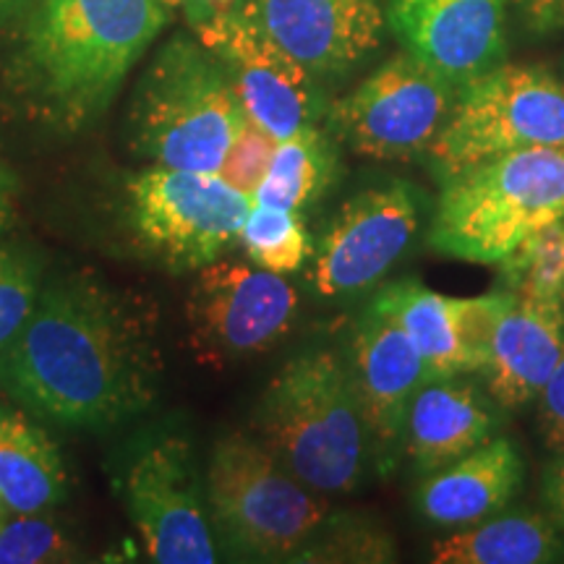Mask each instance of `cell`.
Segmentation results:
<instances>
[{
  "label": "cell",
  "instance_id": "cell-12",
  "mask_svg": "<svg viewBox=\"0 0 564 564\" xmlns=\"http://www.w3.org/2000/svg\"><path fill=\"white\" fill-rule=\"evenodd\" d=\"M123 497L152 562H217L192 444L183 436L162 434L141 444L126 470Z\"/></svg>",
  "mask_w": 564,
  "mask_h": 564
},
{
  "label": "cell",
  "instance_id": "cell-1",
  "mask_svg": "<svg viewBox=\"0 0 564 564\" xmlns=\"http://www.w3.org/2000/svg\"><path fill=\"white\" fill-rule=\"evenodd\" d=\"M19 403L68 429H108L152 405L162 352L150 303L91 272L42 288L37 306L0 358Z\"/></svg>",
  "mask_w": 564,
  "mask_h": 564
},
{
  "label": "cell",
  "instance_id": "cell-26",
  "mask_svg": "<svg viewBox=\"0 0 564 564\" xmlns=\"http://www.w3.org/2000/svg\"><path fill=\"white\" fill-rule=\"evenodd\" d=\"M514 303L512 291H491L474 299H449V316H453V329L457 350H460L463 373L484 371L489 364L494 337H497L499 324Z\"/></svg>",
  "mask_w": 564,
  "mask_h": 564
},
{
  "label": "cell",
  "instance_id": "cell-15",
  "mask_svg": "<svg viewBox=\"0 0 564 564\" xmlns=\"http://www.w3.org/2000/svg\"><path fill=\"white\" fill-rule=\"evenodd\" d=\"M348 371L361 405L373 463L387 474L398 460L411 400L423 387L421 352L377 299L352 329Z\"/></svg>",
  "mask_w": 564,
  "mask_h": 564
},
{
  "label": "cell",
  "instance_id": "cell-31",
  "mask_svg": "<svg viewBox=\"0 0 564 564\" xmlns=\"http://www.w3.org/2000/svg\"><path fill=\"white\" fill-rule=\"evenodd\" d=\"M539 432L552 453L564 449V343L560 361L539 394Z\"/></svg>",
  "mask_w": 564,
  "mask_h": 564
},
{
  "label": "cell",
  "instance_id": "cell-18",
  "mask_svg": "<svg viewBox=\"0 0 564 564\" xmlns=\"http://www.w3.org/2000/svg\"><path fill=\"white\" fill-rule=\"evenodd\" d=\"M525 465L507 436L484 442L460 460L426 474L415 491V510L440 528H465L502 512L523 484Z\"/></svg>",
  "mask_w": 564,
  "mask_h": 564
},
{
  "label": "cell",
  "instance_id": "cell-7",
  "mask_svg": "<svg viewBox=\"0 0 564 564\" xmlns=\"http://www.w3.org/2000/svg\"><path fill=\"white\" fill-rule=\"evenodd\" d=\"M531 147H564V84L546 68L499 63L465 84L429 154L444 181Z\"/></svg>",
  "mask_w": 564,
  "mask_h": 564
},
{
  "label": "cell",
  "instance_id": "cell-27",
  "mask_svg": "<svg viewBox=\"0 0 564 564\" xmlns=\"http://www.w3.org/2000/svg\"><path fill=\"white\" fill-rule=\"evenodd\" d=\"M76 560L68 533L42 512L0 520V564H47Z\"/></svg>",
  "mask_w": 564,
  "mask_h": 564
},
{
  "label": "cell",
  "instance_id": "cell-4",
  "mask_svg": "<svg viewBox=\"0 0 564 564\" xmlns=\"http://www.w3.org/2000/svg\"><path fill=\"white\" fill-rule=\"evenodd\" d=\"M564 217V147H531L476 162L442 181L429 246L497 264L523 238Z\"/></svg>",
  "mask_w": 564,
  "mask_h": 564
},
{
  "label": "cell",
  "instance_id": "cell-35",
  "mask_svg": "<svg viewBox=\"0 0 564 564\" xmlns=\"http://www.w3.org/2000/svg\"><path fill=\"white\" fill-rule=\"evenodd\" d=\"M167 9H186L188 17L192 13H207V11H225L236 6V0H162Z\"/></svg>",
  "mask_w": 564,
  "mask_h": 564
},
{
  "label": "cell",
  "instance_id": "cell-10",
  "mask_svg": "<svg viewBox=\"0 0 564 564\" xmlns=\"http://www.w3.org/2000/svg\"><path fill=\"white\" fill-rule=\"evenodd\" d=\"M299 293L282 274L243 262L202 267L186 301L188 345L209 369L270 350L288 335Z\"/></svg>",
  "mask_w": 564,
  "mask_h": 564
},
{
  "label": "cell",
  "instance_id": "cell-24",
  "mask_svg": "<svg viewBox=\"0 0 564 564\" xmlns=\"http://www.w3.org/2000/svg\"><path fill=\"white\" fill-rule=\"evenodd\" d=\"M499 280L523 299H564V217L533 230L499 259Z\"/></svg>",
  "mask_w": 564,
  "mask_h": 564
},
{
  "label": "cell",
  "instance_id": "cell-8",
  "mask_svg": "<svg viewBox=\"0 0 564 564\" xmlns=\"http://www.w3.org/2000/svg\"><path fill=\"white\" fill-rule=\"evenodd\" d=\"M253 199L217 173L150 165L126 186V223L137 243L175 272H199L241 236Z\"/></svg>",
  "mask_w": 564,
  "mask_h": 564
},
{
  "label": "cell",
  "instance_id": "cell-3",
  "mask_svg": "<svg viewBox=\"0 0 564 564\" xmlns=\"http://www.w3.org/2000/svg\"><path fill=\"white\" fill-rule=\"evenodd\" d=\"M253 432L316 494H350L364 481L369 434L348 364L333 350H306L274 373Z\"/></svg>",
  "mask_w": 564,
  "mask_h": 564
},
{
  "label": "cell",
  "instance_id": "cell-9",
  "mask_svg": "<svg viewBox=\"0 0 564 564\" xmlns=\"http://www.w3.org/2000/svg\"><path fill=\"white\" fill-rule=\"evenodd\" d=\"M455 84L411 53L394 55L329 105L335 137L369 160H413L432 150L455 102Z\"/></svg>",
  "mask_w": 564,
  "mask_h": 564
},
{
  "label": "cell",
  "instance_id": "cell-32",
  "mask_svg": "<svg viewBox=\"0 0 564 564\" xmlns=\"http://www.w3.org/2000/svg\"><path fill=\"white\" fill-rule=\"evenodd\" d=\"M518 9L535 34L564 30V0H518Z\"/></svg>",
  "mask_w": 564,
  "mask_h": 564
},
{
  "label": "cell",
  "instance_id": "cell-19",
  "mask_svg": "<svg viewBox=\"0 0 564 564\" xmlns=\"http://www.w3.org/2000/svg\"><path fill=\"white\" fill-rule=\"evenodd\" d=\"M497 415L470 382L423 384L408 408L403 444L419 474H434L491 440Z\"/></svg>",
  "mask_w": 564,
  "mask_h": 564
},
{
  "label": "cell",
  "instance_id": "cell-14",
  "mask_svg": "<svg viewBox=\"0 0 564 564\" xmlns=\"http://www.w3.org/2000/svg\"><path fill=\"white\" fill-rule=\"evenodd\" d=\"M232 9L316 79L369 58L387 24L379 0H236Z\"/></svg>",
  "mask_w": 564,
  "mask_h": 564
},
{
  "label": "cell",
  "instance_id": "cell-23",
  "mask_svg": "<svg viewBox=\"0 0 564 564\" xmlns=\"http://www.w3.org/2000/svg\"><path fill=\"white\" fill-rule=\"evenodd\" d=\"M335 167L333 139L319 126H306L278 141L264 181L253 194V204L299 212L327 192Z\"/></svg>",
  "mask_w": 564,
  "mask_h": 564
},
{
  "label": "cell",
  "instance_id": "cell-5",
  "mask_svg": "<svg viewBox=\"0 0 564 564\" xmlns=\"http://www.w3.org/2000/svg\"><path fill=\"white\" fill-rule=\"evenodd\" d=\"M129 116L133 150L152 165L217 173L243 110L196 34H173L141 74Z\"/></svg>",
  "mask_w": 564,
  "mask_h": 564
},
{
  "label": "cell",
  "instance_id": "cell-29",
  "mask_svg": "<svg viewBox=\"0 0 564 564\" xmlns=\"http://www.w3.org/2000/svg\"><path fill=\"white\" fill-rule=\"evenodd\" d=\"M274 147H278V139L272 133H267L259 123H253L251 118L243 116L236 139H232L217 175L228 186L236 188V192L253 199V194H257L259 183L264 181L267 167L272 162Z\"/></svg>",
  "mask_w": 564,
  "mask_h": 564
},
{
  "label": "cell",
  "instance_id": "cell-34",
  "mask_svg": "<svg viewBox=\"0 0 564 564\" xmlns=\"http://www.w3.org/2000/svg\"><path fill=\"white\" fill-rule=\"evenodd\" d=\"M13 199H17V178H13V173L0 162V230L11 223Z\"/></svg>",
  "mask_w": 564,
  "mask_h": 564
},
{
  "label": "cell",
  "instance_id": "cell-30",
  "mask_svg": "<svg viewBox=\"0 0 564 564\" xmlns=\"http://www.w3.org/2000/svg\"><path fill=\"white\" fill-rule=\"evenodd\" d=\"M299 554H308L303 556V560H314V562H333V560L392 562L394 560V549L384 535L373 531H361V528H350V531L327 535V539H322L316 546L306 544Z\"/></svg>",
  "mask_w": 564,
  "mask_h": 564
},
{
  "label": "cell",
  "instance_id": "cell-33",
  "mask_svg": "<svg viewBox=\"0 0 564 564\" xmlns=\"http://www.w3.org/2000/svg\"><path fill=\"white\" fill-rule=\"evenodd\" d=\"M541 491H544V502L552 512L554 525L564 528V449L554 453V460L549 463Z\"/></svg>",
  "mask_w": 564,
  "mask_h": 564
},
{
  "label": "cell",
  "instance_id": "cell-25",
  "mask_svg": "<svg viewBox=\"0 0 564 564\" xmlns=\"http://www.w3.org/2000/svg\"><path fill=\"white\" fill-rule=\"evenodd\" d=\"M238 241L243 243L251 264L278 274L301 270L314 251L299 212L264 204H253Z\"/></svg>",
  "mask_w": 564,
  "mask_h": 564
},
{
  "label": "cell",
  "instance_id": "cell-36",
  "mask_svg": "<svg viewBox=\"0 0 564 564\" xmlns=\"http://www.w3.org/2000/svg\"><path fill=\"white\" fill-rule=\"evenodd\" d=\"M26 3H30V0H0V26L17 19Z\"/></svg>",
  "mask_w": 564,
  "mask_h": 564
},
{
  "label": "cell",
  "instance_id": "cell-20",
  "mask_svg": "<svg viewBox=\"0 0 564 564\" xmlns=\"http://www.w3.org/2000/svg\"><path fill=\"white\" fill-rule=\"evenodd\" d=\"M66 497V465L45 429L24 413L0 411V502L6 510L47 512Z\"/></svg>",
  "mask_w": 564,
  "mask_h": 564
},
{
  "label": "cell",
  "instance_id": "cell-22",
  "mask_svg": "<svg viewBox=\"0 0 564 564\" xmlns=\"http://www.w3.org/2000/svg\"><path fill=\"white\" fill-rule=\"evenodd\" d=\"M377 301L403 324L423 361V384L440 382L463 373L460 350H457L449 295H440L421 285L419 280H403L387 285Z\"/></svg>",
  "mask_w": 564,
  "mask_h": 564
},
{
  "label": "cell",
  "instance_id": "cell-6",
  "mask_svg": "<svg viewBox=\"0 0 564 564\" xmlns=\"http://www.w3.org/2000/svg\"><path fill=\"white\" fill-rule=\"evenodd\" d=\"M212 533L249 560H295L329 518L319 494L301 484L257 436L228 434L207 468Z\"/></svg>",
  "mask_w": 564,
  "mask_h": 564
},
{
  "label": "cell",
  "instance_id": "cell-16",
  "mask_svg": "<svg viewBox=\"0 0 564 564\" xmlns=\"http://www.w3.org/2000/svg\"><path fill=\"white\" fill-rule=\"evenodd\" d=\"M510 0H387V24L405 51L455 87L505 58Z\"/></svg>",
  "mask_w": 564,
  "mask_h": 564
},
{
  "label": "cell",
  "instance_id": "cell-28",
  "mask_svg": "<svg viewBox=\"0 0 564 564\" xmlns=\"http://www.w3.org/2000/svg\"><path fill=\"white\" fill-rule=\"evenodd\" d=\"M40 291V270L34 259L0 243V358L30 322Z\"/></svg>",
  "mask_w": 564,
  "mask_h": 564
},
{
  "label": "cell",
  "instance_id": "cell-11",
  "mask_svg": "<svg viewBox=\"0 0 564 564\" xmlns=\"http://www.w3.org/2000/svg\"><path fill=\"white\" fill-rule=\"evenodd\" d=\"M196 40L220 63L243 116L274 139L319 126L324 97L319 79L264 37L236 9L192 13Z\"/></svg>",
  "mask_w": 564,
  "mask_h": 564
},
{
  "label": "cell",
  "instance_id": "cell-2",
  "mask_svg": "<svg viewBox=\"0 0 564 564\" xmlns=\"http://www.w3.org/2000/svg\"><path fill=\"white\" fill-rule=\"evenodd\" d=\"M171 11L162 0H30L0 79L26 118L74 137L110 108Z\"/></svg>",
  "mask_w": 564,
  "mask_h": 564
},
{
  "label": "cell",
  "instance_id": "cell-17",
  "mask_svg": "<svg viewBox=\"0 0 564 564\" xmlns=\"http://www.w3.org/2000/svg\"><path fill=\"white\" fill-rule=\"evenodd\" d=\"M564 343V299L514 295L484 366L491 400L505 411L539 400Z\"/></svg>",
  "mask_w": 564,
  "mask_h": 564
},
{
  "label": "cell",
  "instance_id": "cell-21",
  "mask_svg": "<svg viewBox=\"0 0 564 564\" xmlns=\"http://www.w3.org/2000/svg\"><path fill=\"white\" fill-rule=\"evenodd\" d=\"M564 546L544 514H505L465 525L432 544L434 564H544L560 562Z\"/></svg>",
  "mask_w": 564,
  "mask_h": 564
},
{
  "label": "cell",
  "instance_id": "cell-13",
  "mask_svg": "<svg viewBox=\"0 0 564 564\" xmlns=\"http://www.w3.org/2000/svg\"><path fill=\"white\" fill-rule=\"evenodd\" d=\"M415 199L411 183L390 181L345 202L316 249L312 270L316 293L337 299L382 280L419 230Z\"/></svg>",
  "mask_w": 564,
  "mask_h": 564
}]
</instances>
